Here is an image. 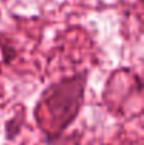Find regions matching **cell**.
<instances>
[{"instance_id":"cell-1","label":"cell","mask_w":144,"mask_h":145,"mask_svg":"<svg viewBox=\"0 0 144 145\" xmlns=\"http://www.w3.org/2000/svg\"><path fill=\"white\" fill-rule=\"evenodd\" d=\"M86 72L52 83L40 96L34 114L47 140L59 135L78 117L85 97Z\"/></svg>"}]
</instances>
